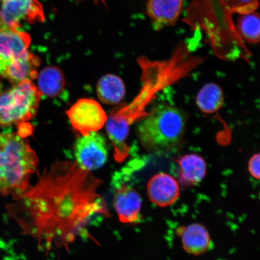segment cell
Masks as SVG:
<instances>
[{"label":"cell","mask_w":260,"mask_h":260,"mask_svg":"<svg viewBox=\"0 0 260 260\" xmlns=\"http://www.w3.org/2000/svg\"><path fill=\"white\" fill-rule=\"evenodd\" d=\"M149 199L160 207L171 206L178 200L180 188L177 180L164 172L154 175L147 184Z\"/></svg>","instance_id":"12"},{"label":"cell","mask_w":260,"mask_h":260,"mask_svg":"<svg viewBox=\"0 0 260 260\" xmlns=\"http://www.w3.org/2000/svg\"><path fill=\"white\" fill-rule=\"evenodd\" d=\"M188 116L183 109L160 104L145 115L138 126L140 142L151 153L170 154L183 145Z\"/></svg>","instance_id":"3"},{"label":"cell","mask_w":260,"mask_h":260,"mask_svg":"<svg viewBox=\"0 0 260 260\" xmlns=\"http://www.w3.org/2000/svg\"><path fill=\"white\" fill-rule=\"evenodd\" d=\"M196 103L203 113L211 114L219 111L224 103L223 90L216 83H207L198 92Z\"/></svg>","instance_id":"17"},{"label":"cell","mask_w":260,"mask_h":260,"mask_svg":"<svg viewBox=\"0 0 260 260\" xmlns=\"http://www.w3.org/2000/svg\"><path fill=\"white\" fill-rule=\"evenodd\" d=\"M0 26H2L1 22H0Z\"/></svg>","instance_id":"22"},{"label":"cell","mask_w":260,"mask_h":260,"mask_svg":"<svg viewBox=\"0 0 260 260\" xmlns=\"http://www.w3.org/2000/svg\"><path fill=\"white\" fill-rule=\"evenodd\" d=\"M38 165L27 139L17 133H0V195L14 198L25 192Z\"/></svg>","instance_id":"2"},{"label":"cell","mask_w":260,"mask_h":260,"mask_svg":"<svg viewBox=\"0 0 260 260\" xmlns=\"http://www.w3.org/2000/svg\"><path fill=\"white\" fill-rule=\"evenodd\" d=\"M102 183L76 161H58L45 169L34 186L14 198L8 207L10 216L42 251H69L92 217L110 216L99 193Z\"/></svg>","instance_id":"1"},{"label":"cell","mask_w":260,"mask_h":260,"mask_svg":"<svg viewBox=\"0 0 260 260\" xmlns=\"http://www.w3.org/2000/svg\"><path fill=\"white\" fill-rule=\"evenodd\" d=\"M248 171L252 177L260 180V152L253 155L250 158Z\"/></svg>","instance_id":"20"},{"label":"cell","mask_w":260,"mask_h":260,"mask_svg":"<svg viewBox=\"0 0 260 260\" xmlns=\"http://www.w3.org/2000/svg\"><path fill=\"white\" fill-rule=\"evenodd\" d=\"M40 58L26 51L17 56L6 58L0 56V76L12 84L24 80H32L38 76Z\"/></svg>","instance_id":"9"},{"label":"cell","mask_w":260,"mask_h":260,"mask_svg":"<svg viewBox=\"0 0 260 260\" xmlns=\"http://www.w3.org/2000/svg\"><path fill=\"white\" fill-rule=\"evenodd\" d=\"M67 114L73 127L81 136L99 131L108 119L100 104L89 99L78 100L68 109Z\"/></svg>","instance_id":"8"},{"label":"cell","mask_w":260,"mask_h":260,"mask_svg":"<svg viewBox=\"0 0 260 260\" xmlns=\"http://www.w3.org/2000/svg\"><path fill=\"white\" fill-rule=\"evenodd\" d=\"M236 31L239 37L249 44L260 42V14L253 12L240 16Z\"/></svg>","instance_id":"19"},{"label":"cell","mask_w":260,"mask_h":260,"mask_svg":"<svg viewBox=\"0 0 260 260\" xmlns=\"http://www.w3.org/2000/svg\"><path fill=\"white\" fill-rule=\"evenodd\" d=\"M181 242L184 251L193 255L204 254L212 245L206 228L197 223L184 228L181 232Z\"/></svg>","instance_id":"14"},{"label":"cell","mask_w":260,"mask_h":260,"mask_svg":"<svg viewBox=\"0 0 260 260\" xmlns=\"http://www.w3.org/2000/svg\"><path fill=\"white\" fill-rule=\"evenodd\" d=\"M142 203L141 194L136 188L123 181L116 184L113 204L121 222H137L141 216Z\"/></svg>","instance_id":"10"},{"label":"cell","mask_w":260,"mask_h":260,"mask_svg":"<svg viewBox=\"0 0 260 260\" xmlns=\"http://www.w3.org/2000/svg\"><path fill=\"white\" fill-rule=\"evenodd\" d=\"M38 77V87L42 95L50 97L57 96L64 88V77L59 68H45L41 71Z\"/></svg>","instance_id":"18"},{"label":"cell","mask_w":260,"mask_h":260,"mask_svg":"<svg viewBox=\"0 0 260 260\" xmlns=\"http://www.w3.org/2000/svg\"><path fill=\"white\" fill-rule=\"evenodd\" d=\"M258 6V0H193L186 19L188 24L203 29L216 45L226 38L239 41L233 15L255 12Z\"/></svg>","instance_id":"4"},{"label":"cell","mask_w":260,"mask_h":260,"mask_svg":"<svg viewBox=\"0 0 260 260\" xmlns=\"http://www.w3.org/2000/svg\"><path fill=\"white\" fill-rule=\"evenodd\" d=\"M42 96L38 87L28 80L0 93V126L23 123L34 118Z\"/></svg>","instance_id":"5"},{"label":"cell","mask_w":260,"mask_h":260,"mask_svg":"<svg viewBox=\"0 0 260 260\" xmlns=\"http://www.w3.org/2000/svg\"><path fill=\"white\" fill-rule=\"evenodd\" d=\"M106 140L97 132L81 136L74 144V151L77 164L83 170L92 172L106 164L109 150Z\"/></svg>","instance_id":"7"},{"label":"cell","mask_w":260,"mask_h":260,"mask_svg":"<svg viewBox=\"0 0 260 260\" xmlns=\"http://www.w3.org/2000/svg\"><path fill=\"white\" fill-rule=\"evenodd\" d=\"M3 92V83L2 82V81L0 80V93Z\"/></svg>","instance_id":"21"},{"label":"cell","mask_w":260,"mask_h":260,"mask_svg":"<svg viewBox=\"0 0 260 260\" xmlns=\"http://www.w3.org/2000/svg\"><path fill=\"white\" fill-rule=\"evenodd\" d=\"M30 35L19 28L0 26V56L6 58L17 56L28 50Z\"/></svg>","instance_id":"13"},{"label":"cell","mask_w":260,"mask_h":260,"mask_svg":"<svg viewBox=\"0 0 260 260\" xmlns=\"http://www.w3.org/2000/svg\"><path fill=\"white\" fill-rule=\"evenodd\" d=\"M45 20L40 0H1L0 22L3 27L19 28L22 22L35 24Z\"/></svg>","instance_id":"6"},{"label":"cell","mask_w":260,"mask_h":260,"mask_svg":"<svg viewBox=\"0 0 260 260\" xmlns=\"http://www.w3.org/2000/svg\"><path fill=\"white\" fill-rule=\"evenodd\" d=\"M185 0H148L146 12L155 30L176 24L183 12Z\"/></svg>","instance_id":"11"},{"label":"cell","mask_w":260,"mask_h":260,"mask_svg":"<svg viewBox=\"0 0 260 260\" xmlns=\"http://www.w3.org/2000/svg\"><path fill=\"white\" fill-rule=\"evenodd\" d=\"M177 162L180 169L179 178L185 186H193L200 183L206 177L207 165L201 155L188 154L181 156Z\"/></svg>","instance_id":"15"},{"label":"cell","mask_w":260,"mask_h":260,"mask_svg":"<svg viewBox=\"0 0 260 260\" xmlns=\"http://www.w3.org/2000/svg\"><path fill=\"white\" fill-rule=\"evenodd\" d=\"M125 86L123 80L113 74H107L98 81L96 94L99 100L107 105H115L121 102L125 95Z\"/></svg>","instance_id":"16"}]
</instances>
